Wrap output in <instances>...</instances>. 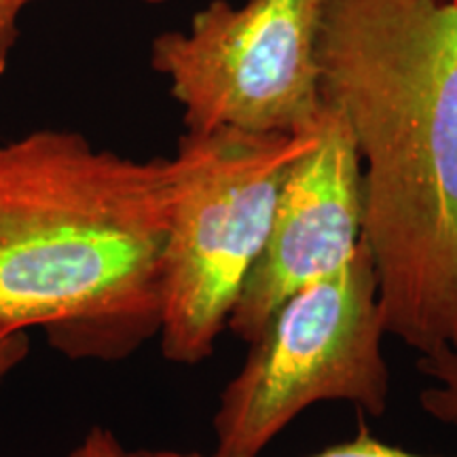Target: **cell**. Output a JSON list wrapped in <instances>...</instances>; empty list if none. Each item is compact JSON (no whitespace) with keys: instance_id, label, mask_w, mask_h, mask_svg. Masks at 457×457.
I'll return each instance as SVG.
<instances>
[{"instance_id":"obj_6","label":"cell","mask_w":457,"mask_h":457,"mask_svg":"<svg viewBox=\"0 0 457 457\" xmlns=\"http://www.w3.org/2000/svg\"><path fill=\"white\" fill-rule=\"evenodd\" d=\"M362 159L343 114L324 102L316 138L288 168L270 236L227 328L253 343L286 299L352 259L362 242Z\"/></svg>"},{"instance_id":"obj_13","label":"cell","mask_w":457,"mask_h":457,"mask_svg":"<svg viewBox=\"0 0 457 457\" xmlns=\"http://www.w3.org/2000/svg\"><path fill=\"white\" fill-rule=\"evenodd\" d=\"M441 3H445V4H453V7H457V0H441Z\"/></svg>"},{"instance_id":"obj_10","label":"cell","mask_w":457,"mask_h":457,"mask_svg":"<svg viewBox=\"0 0 457 457\" xmlns=\"http://www.w3.org/2000/svg\"><path fill=\"white\" fill-rule=\"evenodd\" d=\"M66 457H131V453L125 451L112 430L104 426H94Z\"/></svg>"},{"instance_id":"obj_9","label":"cell","mask_w":457,"mask_h":457,"mask_svg":"<svg viewBox=\"0 0 457 457\" xmlns=\"http://www.w3.org/2000/svg\"><path fill=\"white\" fill-rule=\"evenodd\" d=\"M34 0H0V77L7 72L11 55L20 41L21 13Z\"/></svg>"},{"instance_id":"obj_5","label":"cell","mask_w":457,"mask_h":457,"mask_svg":"<svg viewBox=\"0 0 457 457\" xmlns=\"http://www.w3.org/2000/svg\"><path fill=\"white\" fill-rule=\"evenodd\" d=\"M324 0H214L151 45L191 134H303L324 111L318 34Z\"/></svg>"},{"instance_id":"obj_8","label":"cell","mask_w":457,"mask_h":457,"mask_svg":"<svg viewBox=\"0 0 457 457\" xmlns=\"http://www.w3.org/2000/svg\"><path fill=\"white\" fill-rule=\"evenodd\" d=\"M131 457H220V455H204L195 451H174V449H142L134 451ZM307 457H434V455H417L404 451L394 445H387L367 430V426H360V430L352 441L337 443L318 453Z\"/></svg>"},{"instance_id":"obj_2","label":"cell","mask_w":457,"mask_h":457,"mask_svg":"<svg viewBox=\"0 0 457 457\" xmlns=\"http://www.w3.org/2000/svg\"><path fill=\"white\" fill-rule=\"evenodd\" d=\"M171 159L138 162L83 134L0 145V330H43L71 360H128L163 316Z\"/></svg>"},{"instance_id":"obj_1","label":"cell","mask_w":457,"mask_h":457,"mask_svg":"<svg viewBox=\"0 0 457 457\" xmlns=\"http://www.w3.org/2000/svg\"><path fill=\"white\" fill-rule=\"evenodd\" d=\"M322 98L362 159V239L387 335L457 350V7L324 0Z\"/></svg>"},{"instance_id":"obj_3","label":"cell","mask_w":457,"mask_h":457,"mask_svg":"<svg viewBox=\"0 0 457 457\" xmlns=\"http://www.w3.org/2000/svg\"><path fill=\"white\" fill-rule=\"evenodd\" d=\"M313 138L316 128L303 134L225 128L180 136L171 157L174 197L159 330L168 362L193 367L214 353L270 236L288 168Z\"/></svg>"},{"instance_id":"obj_7","label":"cell","mask_w":457,"mask_h":457,"mask_svg":"<svg viewBox=\"0 0 457 457\" xmlns=\"http://www.w3.org/2000/svg\"><path fill=\"white\" fill-rule=\"evenodd\" d=\"M417 370L432 381L420 394V404L432 420L457 426V350H443L420 356Z\"/></svg>"},{"instance_id":"obj_12","label":"cell","mask_w":457,"mask_h":457,"mask_svg":"<svg viewBox=\"0 0 457 457\" xmlns=\"http://www.w3.org/2000/svg\"><path fill=\"white\" fill-rule=\"evenodd\" d=\"M142 3H146V4H163V3H168V0H142Z\"/></svg>"},{"instance_id":"obj_4","label":"cell","mask_w":457,"mask_h":457,"mask_svg":"<svg viewBox=\"0 0 457 457\" xmlns=\"http://www.w3.org/2000/svg\"><path fill=\"white\" fill-rule=\"evenodd\" d=\"M379 279L364 239L339 271L286 299L220 392L214 455L259 457L318 403L381 417L390 400Z\"/></svg>"},{"instance_id":"obj_11","label":"cell","mask_w":457,"mask_h":457,"mask_svg":"<svg viewBox=\"0 0 457 457\" xmlns=\"http://www.w3.org/2000/svg\"><path fill=\"white\" fill-rule=\"evenodd\" d=\"M30 352V341L28 333H7L0 330V386L4 377L13 370L17 364H21Z\"/></svg>"}]
</instances>
